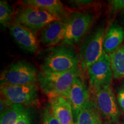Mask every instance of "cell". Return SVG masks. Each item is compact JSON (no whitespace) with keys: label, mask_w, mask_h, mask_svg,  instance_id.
I'll list each match as a JSON object with an SVG mask.
<instances>
[{"label":"cell","mask_w":124,"mask_h":124,"mask_svg":"<svg viewBox=\"0 0 124 124\" xmlns=\"http://www.w3.org/2000/svg\"><path fill=\"white\" fill-rule=\"evenodd\" d=\"M75 124H103L95 102L89 99L79 113Z\"/></svg>","instance_id":"cell-16"},{"label":"cell","mask_w":124,"mask_h":124,"mask_svg":"<svg viewBox=\"0 0 124 124\" xmlns=\"http://www.w3.org/2000/svg\"><path fill=\"white\" fill-rule=\"evenodd\" d=\"M20 3L25 7L35 8L48 12L56 16L63 21L67 17L64 6L59 0H25Z\"/></svg>","instance_id":"cell-14"},{"label":"cell","mask_w":124,"mask_h":124,"mask_svg":"<svg viewBox=\"0 0 124 124\" xmlns=\"http://www.w3.org/2000/svg\"><path fill=\"white\" fill-rule=\"evenodd\" d=\"M26 111L24 106L15 104L1 113L0 124H16L21 115Z\"/></svg>","instance_id":"cell-18"},{"label":"cell","mask_w":124,"mask_h":124,"mask_svg":"<svg viewBox=\"0 0 124 124\" xmlns=\"http://www.w3.org/2000/svg\"><path fill=\"white\" fill-rule=\"evenodd\" d=\"M10 35L21 49L31 54L38 49V40L36 33L14 20L9 24Z\"/></svg>","instance_id":"cell-10"},{"label":"cell","mask_w":124,"mask_h":124,"mask_svg":"<svg viewBox=\"0 0 124 124\" xmlns=\"http://www.w3.org/2000/svg\"><path fill=\"white\" fill-rule=\"evenodd\" d=\"M89 98V90L82 76L77 78L71 86L67 97L72 107L74 121Z\"/></svg>","instance_id":"cell-11"},{"label":"cell","mask_w":124,"mask_h":124,"mask_svg":"<svg viewBox=\"0 0 124 124\" xmlns=\"http://www.w3.org/2000/svg\"><path fill=\"white\" fill-rule=\"evenodd\" d=\"M56 20L62 21L56 16L46 10L25 6L18 9L15 18V21L35 33Z\"/></svg>","instance_id":"cell-6"},{"label":"cell","mask_w":124,"mask_h":124,"mask_svg":"<svg viewBox=\"0 0 124 124\" xmlns=\"http://www.w3.org/2000/svg\"><path fill=\"white\" fill-rule=\"evenodd\" d=\"M93 22L89 13H75L66 21V32L62 44L71 46L77 44L86 35Z\"/></svg>","instance_id":"cell-7"},{"label":"cell","mask_w":124,"mask_h":124,"mask_svg":"<svg viewBox=\"0 0 124 124\" xmlns=\"http://www.w3.org/2000/svg\"><path fill=\"white\" fill-rule=\"evenodd\" d=\"M95 103L99 112L107 121L119 122L120 111L111 86H106L94 91Z\"/></svg>","instance_id":"cell-9"},{"label":"cell","mask_w":124,"mask_h":124,"mask_svg":"<svg viewBox=\"0 0 124 124\" xmlns=\"http://www.w3.org/2000/svg\"><path fill=\"white\" fill-rule=\"evenodd\" d=\"M66 23L56 20L49 23L40 31L39 41L46 46H56L64 39Z\"/></svg>","instance_id":"cell-12"},{"label":"cell","mask_w":124,"mask_h":124,"mask_svg":"<svg viewBox=\"0 0 124 124\" xmlns=\"http://www.w3.org/2000/svg\"><path fill=\"white\" fill-rule=\"evenodd\" d=\"M38 83L29 85L1 83L0 91L4 102L9 106L15 104L35 106L38 103Z\"/></svg>","instance_id":"cell-3"},{"label":"cell","mask_w":124,"mask_h":124,"mask_svg":"<svg viewBox=\"0 0 124 124\" xmlns=\"http://www.w3.org/2000/svg\"><path fill=\"white\" fill-rule=\"evenodd\" d=\"M81 75L79 67L62 72L40 71L38 73V85L41 91L48 97L61 96L67 98L72 83Z\"/></svg>","instance_id":"cell-2"},{"label":"cell","mask_w":124,"mask_h":124,"mask_svg":"<svg viewBox=\"0 0 124 124\" xmlns=\"http://www.w3.org/2000/svg\"><path fill=\"white\" fill-rule=\"evenodd\" d=\"M16 124H30V117L27 110L21 115Z\"/></svg>","instance_id":"cell-23"},{"label":"cell","mask_w":124,"mask_h":124,"mask_svg":"<svg viewBox=\"0 0 124 124\" xmlns=\"http://www.w3.org/2000/svg\"><path fill=\"white\" fill-rule=\"evenodd\" d=\"M38 73L35 66L20 60L8 66L1 75V83L29 85L38 83Z\"/></svg>","instance_id":"cell-4"},{"label":"cell","mask_w":124,"mask_h":124,"mask_svg":"<svg viewBox=\"0 0 124 124\" xmlns=\"http://www.w3.org/2000/svg\"><path fill=\"white\" fill-rule=\"evenodd\" d=\"M44 53L40 65L41 71L62 72L79 67V55L70 46H52L46 49Z\"/></svg>","instance_id":"cell-1"},{"label":"cell","mask_w":124,"mask_h":124,"mask_svg":"<svg viewBox=\"0 0 124 124\" xmlns=\"http://www.w3.org/2000/svg\"><path fill=\"white\" fill-rule=\"evenodd\" d=\"M48 98L51 110L60 124H75L72 107L67 99L61 96Z\"/></svg>","instance_id":"cell-13"},{"label":"cell","mask_w":124,"mask_h":124,"mask_svg":"<svg viewBox=\"0 0 124 124\" xmlns=\"http://www.w3.org/2000/svg\"><path fill=\"white\" fill-rule=\"evenodd\" d=\"M113 78L116 79L124 78V43L117 49L109 54Z\"/></svg>","instance_id":"cell-17"},{"label":"cell","mask_w":124,"mask_h":124,"mask_svg":"<svg viewBox=\"0 0 124 124\" xmlns=\"http://www.w3.org/2000/svg\"><path fill=\"white\" fill-rule=\"evenodd\" d=\"M104 124H120L119 122H115V121H107L106 122H105Z\"/></svg>","instance_id":"cell-24"},{"label":"cell","mask_w":124,"mask_h":124,"mask_svg":"<svg viewBox=\"0 0 124 124\" xmlns=\"http://www.w3.org/2000/svg\"><path fill=\"white\" fill-rule=\"evenodd\" d=\"M86 71L93 92L110 86L113 74L109 55L103 52L101 56L90 65Z\"/></svg>","instance_id":"cell-8"},{"label":"cell","mask_w":124,"mask_h":124,"mask_svg":"<svg viewBox=\"0 0 124 124\" xmlns=\"http://www.w3.org/2000/svg\"><path fill=\"white\" fill-rule=\"evenodd\" d=\"M124 40V28L114 23L105 34L103 39V52L108 55L113 53L122 44Z\"/></svg>","instance_id":"cell-15"},{"label":"cell","mask_w":124,"mask_h":124,"mask_svg":"<svg viewBox=\"0 0 124 124\" xmlns=\"http://www.w3.org/2000/svg\"><path fill=\"white\" fill-rule=\"evenodd\" d=\"M117 102L119 106L124 111V83L118 89L117 93Z\"/></svg>","instance_id":"cell-22"},{"label":"cell","mask_w":124,"mask_h":124,"mask_svg":"<svg viewBox=\"0 0 124 124\" xmlns=\"http://www.w3.org/2000/svg\"><path fill=\"white\" fill-rule=\"evenodd\" d=\"M43 124H60L59 121L57 120L51 109L46 110L43 116Z\"/></svg>","instance_id":"cell-20"},{"label":"cell","mask_w":124,"mask_h":124,"mask_svg":"<svg viewBox=\"0 0 124 124\" xmlns=\"http://www.w3.org/2000/svg\"><path fill=\"white\" fill-rule=\"evenodd\" d=\"M122 124H124V121H123V122H122Z\"/></svg>","instance_id":"cell-25"},{"label":"cell","mask_w":124,"mask_h":124,"mask_svg":"<svg viewBox=\"0 0 124 124\" xmlns=\"http://www.w3.org/2000/svg\"><path fill=\"white\" fill-rule=\"evenodd\" d=\"M13 9L7 1H0V23L4 28L8 27L13 16Z\"/></svg>","instance_id":"cell-19"},{"label":"cell","mask_w":124,"mask_h":124,"mask_svg":"<svg viewBox=\"0 0 124 124\" xmlns=\"http://www.w3.org/2000/svg\"><path fill=\"white\" fill-rule=\"evenodd\" d=\"M105 34L104 26H100L88 35L82 43L78 55L81 69L85 72L103 54Z\"/></svg>","instance_id":"cell-5"},{"label":"cell","mask_w":124,"mask_h":124,"mask_svg":"<svg viewBox=\"0 0 124 124\" xmlns=\"http://www.w3.org/2000/svg\"><path fill=\"white\" fill-rule=\"evenodd\" d=\"M111 10L117 12L124 9V0H111L108 1Z\"/></svg>","instance_id":"cell-21"}]
</instances>
